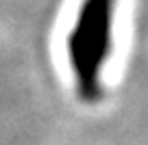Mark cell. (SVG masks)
I'll return each instance as SVG.
<instances>
[{
	"label": "cell",
	"instance_id": "6da1fadb",
	"mask_svg": "<svg viewBox=\"0 0 148 145\" xmlns=\"http://www.w3.org/2000/svg\"><path fill=\"white\" fill-rule=\"evenodd\" d=\"M118 0H81L79 13L65 39L68 63L81 100L98 102L102 72L113 48Z\"/></svg>",
	"mask_w": 148,
	"mask_h": 145
}]
</instances>
